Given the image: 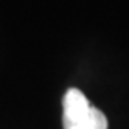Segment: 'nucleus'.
<instances>
[{"mask_svg":"<svg viewBox=\"0 0 129 129\" xmlns=\"http://www.w3.org/2000/svg\"><path fill=\"white\" fill-rule=\"evenodd\" d=\"M62 126L64 129H107V118L89 104L81 90L72 87L62 100Z\"/></svg>","mask_w":129,"mask_h":129,"instance_id":"1","label":"nucleus"}]
</instances>
